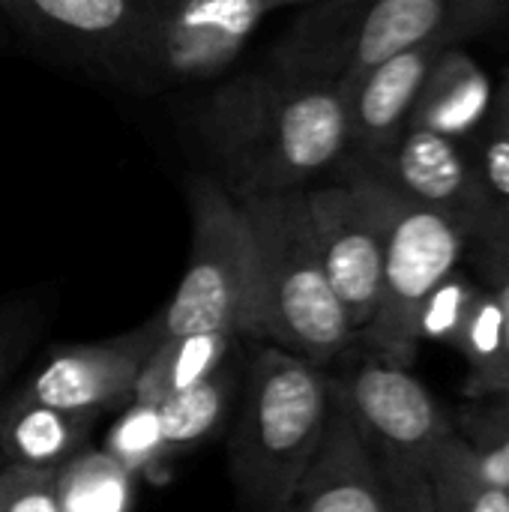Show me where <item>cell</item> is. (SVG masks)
Returning <instances> with one entry per match:
<instances>
[{
  "instance_id": "1",
  "label": "cell",
  "mask_w": 509,
  "mask_h": 512,
  "mask_svg": "<svg viewBox=\"0 0 509 512\" xmlns=\"http://www.w3.org/2000/svg\"><path fill=\"white\" fill-rule=\"evenodd\" d=\"M357 3H333L327 21H312L276 66L228 81L207 102L201 132L234 195L303 189L345 159L351 126L342 75Z\"/></svg>"
},
{
  "instance_id": "2",
  "label": "cell",
  "mask_w": 509,
  "mask_h": 512,
  "mask_svg": "<svg viewBox=\"0 0 509 512\" xmlns=\"http://www.w3.org/2000/svg\"><path fill=\"white\" fill-rule=\"evenodd\" d=\"M237 393L228 441L234 489L249 512H285L327 426L330 375L300 354L252 339Z\"/></svg>"
},
{
  "instance_id": "3",
  "label": "cell",
  "mask_w": 509,
  "mask_h": 512,
  "mask_svg": "<svg viewBox=\"0 0 509 512\" xmlns=\"http://www.w3.org/2000/svg\"><path fill=\"white\" fill-rule=\"evenodd\" d=\"M255 249L252 339L330 366L357 339L312 234L306 189L237 195Z\"/></svg>"
},
{
  "instance_id": "4",
  "label": "cell",
  "mask_w": 509,
  "mask_h": 512,
  "mask_svg": "<svg viewBox=\"0 0 509 512\" xmlns=\"http://www.w3.org/2000/svg\"><path fill=\"white\" fill-rule=\"evenodd\" d=\"M366 174L372 177L384 216V270L378 309L360 336L372 357L408 369L420 348V312L429 294L459 267L471 237L447 213L411 201L372 171Z\"/></svg>"
},
{
  "instance_id": "5",
  "label": "cell",
  "mask_w": 509,
  "mask_h": 512,
  "mask_svg": "<svg viewBox=\"0 0 509 512\" xmlns=\"http://www.w3.org/2000/svg\"><path fill=\"white\" fill-rule=\"evenodd\" d=\"M336 387L399 512H432L429 474L456 435L435 396L405 366L378 357L336 378Z\"/></svg>"
},
{
  "instance_id": "6",
  "label": "cell",
  "mask_w": 509,
  "mask_h": 512,
  "mask_svg": "<svg viewBox=\"0 0 509 512\" xmlns=\"http://www.w3.org/2000/svg\"><path fill=\"white\" fill-rule=\"evenodd\" d=\"M192 246L186 273L171 303L156 315L159 333H231L252 339L255 249L237 195L213 177H195L189 189Z\"/></svg>"
},
{
  "instance_id": "7",
  "label": "cell",
  "mask_w": 509,
  "mask_h": 512,
  "mask_svg": "<svg viewBox=\"0 0 509 512\" xmlns=\"http://www.w3.org/2000/svg\"><path fill=\"white\" fill-rule=\"evenodd\" d=\"M267 9L258 0H147L123 66L156 81L219 75Z\"/></svg>"
},
{
  "instance_id": "8",
  "label": "cell",
  "mask_w": 509,
  "mask_h": 512,
  "mask_svg": "<svg viewBox=\"0 0 509 512\" xmlns=\"http://www.w3.org/2000/svg\"><path fill=\"white\" fill-rule=\"evenodd\" d=\"M306 204L324 273L360 336L378 309L384 270V216L372 177L342 159V180L306 192Z\"/></svg>"
},
{
  "instance_id": "9",
  "label": "cell",
  "mask_w": 509,
  "mask_h": 512,
  "mask_svg": "<svg viewBox=\"0 0 509 512\" xmlns=\"http://www.w3.org/2000/svg\"><path fill=\"white\" fill-rule=\"evenodd\" d=\"M396 192L456 219L471 240L498 234V213L489 201L468 144L432 129L405 126L396 141L366 156H345Z\"/></svg>"
},
{
  "instance_id": "10",
  "label": "cell",
  "mask_w": 509,
  "mask_h": 512,
  "mask_svg": "<svg viewBox=\"0 0 509 512\" xmlns=\"http://www.w3.org/2000/svg\"><path fill=\"white\" fill-rule=\"evenodd\" d=\"M159 339V318L153 315L132 333L105 342L60 348L36 369V375L15 396L69 414L99 417L108 408L132 402L141 366L159 345Z\"/></svg>"
},
{
  "instance_id": "11",
  "label": "cell",
  "mask_w": 509,
  "mask_h": 512,
  "mask_svg": "<svg viewBox=\"0 0 509 512\" xmlns=\"http://www.w3.org/2000/svg\"><path fill=\"white\" fill-rule=\"evenodd\" d=\"M285 512H399L390 486L351 423L333 375L321 444L300 474Z\"/></svg>"
},
{
  "instance_id": "12",
  "label": "cell",
  "mask_w": 509,
  "mask_h": 512,
  "mask_svg": "<svg viewBox=\"0 0 509 512\" xmlns=\"http://www.w3.org/2000/svg\"><path fill=\"white\" fill-rule=\"evenodd\" d=\"M447 39L423 42L408 51H399L378 66H372L348 90V126L351 141L345 156H366L402 135L408 126L417 93Z\"/></svg>"
},
{
  "instance_id": "13",
  "label": "cell",
  "mask_w": 509,
  "mask_h": 512,
  "mask_svg": "<svg viewBox=\"0 0 509 512\" xmlns=\"http://www.w3.org/2000/svg\"><path fill=\"white\" fill-rule=\"evenodd\" d=\"M438 39L459 42L456 0H363L342 75L345 93L381 60Z\"/></svg>"
},
{
  "instance_id": "14",
  "label": "cell",
  "mask_w": 509,
  "mask_h": 512,
  "mask_svg": "<svg viewBox=\"0 0 509 512\" xmlns=\"http://www.w3.org/2000/svg\"><path fill=\"white\" fill-rule=\"evenodd\" d=\"M492 90L495 84L486 69L459 42H447L417 93L408 126L432 129L468 144L492 105Z\"/></svg>"
},
{
  "instance_id": "15",
  "label": "cell",
  "mask_w": 509,
  "mask_h": 512,
  "mask_svg": "<svg viewBox=\"0 0 509 512\" xmlns=\"http://www.w3.org/2000/svg\"><path fill=\"white\" fill-rule=\"evenodd\" d=\"M147 0H0L27 27L123 60Z\"/></svg>"
},
{
  "instance_id": "16",
  "label": "cell",
  "mask_w": 509,
  "mask_h": 512,
  "mask_svg": "<svg viewBox=\"0 0 509 512\" xmlns=\"http://www.w3.org/2000/svg\"><path fill=\"white\" fill-rule=\"evenodd\" d=\"M93 423L96 417L90 414H69L12 396L0 405V453L6 465L57 471L87 447Z\"/></svg>"
},
{
  "instance_id": "17",
  "label": "cell",
  "mask_w": 509,
  "mask_h": 512,
  "mask_svg": "<svg viewBox=\"0 0 509 512\" xmlns=\"http://www.w3.org/2000/svg\"><path fill=\"white\" fill-rule=\"evenodd\" d=\"M234 345L237 336L219 330L159 339V345L150 351V357L141 366L132 402L159 405L168 396L195 387L198 381L216 375L228 363Z\"/></svg>"
},
{
  "instance_id": "18",
  "label": "cell",
  "mask_w": 509,
  "mask_h": 512,
  "mask_svg": "<svg viewBox=\"0 0 509 512\" xmlns=\"http://www.w3.org/2000/svg\"><path fill=\"white\" fill-rule=\"evenodd\" d=\"M60 512H129L135 477L105 450H78L57 471Z\"/></svg>"
},
{
  "instance_id": "19",
  "label": "cell",
  "mask_w": 509,
  "mask_h": 512,
  "mask_svg": "<svg viewBox=\"0 0 509 512\" xmlns=\"http://www.w3.org/2000/svg\"><path fill=\"white\" fill-rule=\"evenodd\" d=\"M453 348L468 363V396H507L509 393V363L504 348V327L501 312L489 288L480 282V294L474 297Z\"/></svg>"
},
{
  "instance_id": "20",
  "label": "cell",
  "mask_w": 509,
  "mask_h": 512,
  "mask_svg": "<svg viewBox=\"0 0 509 512\" xmlns=\"http://www.w3.org/2000/svg\"><path fill=\"white\" fill-rule=\"evenodd\" d=\"M237 384H240L237 372L228 369V363H225L216 375L159 402L156 411L162 420L168 450L180 453V450L201 444L207 435H213L219 429V423L228 417V405L237 393Z\"/></svg>"
},
{
  "instance_id": "21",
  "label": "cell",
  "mask_w": 509,
  "mask_h": 512,
  "mask_svg": "<svg viewBox=\"0 0 509 512\" xmlns=\"http://www.w3.org/2000/svg\"><path fill=\"white\" fill-rule=\"evenodd\" d=\"M102 450L117 459L132 477H147L150 483L168 480V462L174 453L168 450L156 405L132 402L108 429Z\"/></svg>"
},
{
  "instance_id": "22",
  "label": "cell",
  "mask_w": 509,
  "mask_h": 512,
  "mask_svg": "<svg viewBox=\"0 0 509 512\" xmlns=\"http://www.w3.org/2000/svg\"><path fill=\"white\" fill-rule=\"evenodd\" d=\"M468 150L501 222L509 207V66L501 72L492 90V105L477 135L468 141Z\"/></svg>"
},
{
  "instance_id": "23",
  "label": "cell",
  "mask_w": 509,
  "mask_h": 512,
  "mask_svg": "<svg viewBox=\"0 0 509 512\" xmlns=\"http://www.w3.org/2000/svg\"><path fill=\"white\" fill-rule=\"evenodd\" d=\"M447 444L429 474L432 512H509V489L486 486L471 477Z\"/></svg>"
},
{
  "instance_id": "24",
  "label": "cell",
  "mask_w": 509,
  "mask_h": 512,
  "mask_svg": "<svg viewBox=\"0 0 509 512\" xmlns=\"http://www.w3.org/2000/svg\"><path fill=\"white\" fill-rule=\"evenodd\" d=\"M480 294V282L459 273V267L429 294L423 312H420V342H447L453 345L474 297Z\"/></svg>"
},
{
  "instance_id": "25",
  "label": "cell",
  "mask_w": 509,
  "mask_h": 512,
  "mask_svg": "<svg viewBox=\"0 0 509 512\" xmlns=\"http://www.w3.org/2000/svg\"><path fill=\"white\" fill-rule=\"evenodd\" d=\"M0 512H60L54 471L24 465L0 468Z\"/></svg>"
},
{
  "instance_id": "26",
  "label": "cell",
  "mask_w": 509,
  "mask_h": 512,
  "mask_svg": "<svg viewBox=\"0 0 509 512\" xmlns=\"http://www.w3.org/2000/svg\"><path fill=\"white\" fill-rule=\"evenodd\" d=\"M42 327V309L33 300L0 303V393L18 363L27 357Z\"/></svg>"
},
{
  "instance_id": "27",
  "label": "cell",
  "mask_w": 509,
  "mask_h": 512,
  "mask_svg": "<svg viewBox=\"0 0 509 512\" xmlns=\"http://www.w3.org/2000/svg\"><path fill=\"white\" fill-rule=\"evenodd\" d=\"M447 447L471 477H477L486 486L509 489V417L504 420L498 435L483 441V447H477L459 435H453Z\"/></svg>"
},
{
  "instance_id": "28",
  "label": "cell",
  "mask_w": 509,
  "mask_h": 512,
  "mask_svg": "<svg viewBox=\"0 0 509 512\" xmlns=\"http://www.w3.org/2000/svg\"><path fill=\"white\" fill-rule=\"evenodd\" d=\"M468 249H471V261L477 267L480 282L489 288V294L498 303L509 363V243H504L501 237H480V240H471Z\"/></svg>"
},
{
  "instance_id": "29",
  "label": "cell",
  "mask_w": 509,
  "mask_h": 512,
  "mask_svg": "<svg viewBox=\"0 0 509 512\" xmlns=\"http://www.w3.org/2000/svg\"><path fill=\"white\" fill-rule=\"evenodd\" d=\"M504 15H509V0H456L459 39L468 33H477L483 27H492Z\"/></svg>"
},
{
  "instance_id": "30",
  "label": "cell",
  "mask_w": 509,
  "mask_h": 512,
  "mask_svg": "<svg viewBox=\"0 0 509 512\" xmlns=\"http://www.w3.org/2000/svg\"><path fill=\"white\" fill-rule=\"evenodd\" d=\"M267 12L276 9V6H294V3H312V0H258Z\"/></svg>"
},
{
  "instance_id": "31",
  "label": "cell",
  "mask_w": 509,
  "mask_h": 512,
  "mask_svg": "<svg viewBox=\"0 0 509 512\" xmlns=\"http://www.w3.org/2000/svg\"><path fill=\"white\" fill-rule=\"evenodd\" d=\"M495 237H501L504 243H509V207H507V213L501 216V222H498V234Z\"/></svg>"
}]
</instances>
